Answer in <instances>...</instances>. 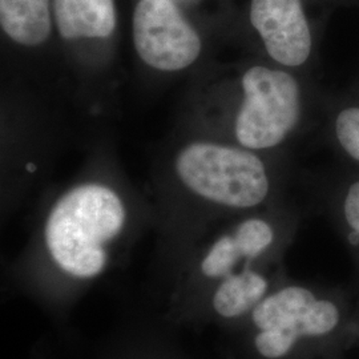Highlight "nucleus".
<instances>
[{
	"label": "nucleus",
	"mask_w": 359,
	"mask_h": 359,
	"mask_svg": "<svg viewBox=\"0 0 359 359\" xmlns=\"http://www.w3.org/2000/svg\"><path fill=\"white\" fill-rule=\"evenodd\" d=\"M126 225V208L117 193L100 184L71 189L53 205L46 221L44 241L53 265L75 283L103 274L108 245Z\"/></svg>",
	"instance_id": "f257e3e1"
},
{
	"label": "nucleus",
	"mask_w": 359,
	"mask_h": 359,
	"mask_svg": "<svg viewBox=\"0 0 359 359\" xmlns=\"http://www.w3.org/2000/svg\"><path fill=\"white\" fill-rule=\"evenodd\" d=\"M176 169L188 189L218 205L253 208L269 193L264 163L244 149L196 142L179 154Z\"/></svg>",
	"instance_id": "f03ea898"
},
{
	"label": "nucleus",
	"mask_w": 359,
	"mask_h": 359,
	"mask_svg": "<svg viewBox=\"0 0 359 359\" xmlns=\"http://www.w3.org/2000/svg\"><path fill=\"white\" fill-rule=\"evenodd\" d=\"M255 347L265 359L286 358L305 337H323L339 323V309L304 286H283L268 294L250 313Z\"/></svg>",
	"instance_id": "7ed1b4c3"
},
{
	"label": "nucleus",
	"mask_w": 359,
	"mask_h": 359,
	"mask_svg": "<svg viewBox=\"0 0 359 359\" xmlns=\"http://www.w3.org/2000/svg\"><path fill=\"white\" fill-rule=\"evenodd\" d=\"M244 103L236 120V136L250 149L277 147L294 129L301 95L294 77L280 69L252 67L243 77Z\"/></svg>",
	"instance_id": "20e7f679"
},
{
	"label": "nucleus",
	"mask_w": 359,
	"mask_h": 359,
	"mask_svg": "<svg viewBox=\"0 0 359 359\" xmlns=\"http://www.w3.org/2000/svg\"><path fill=\"white\" fill-rule=\"evenodd\" d=\"M133 41L144 63L167 72L189 67L201 52L198 34L173 0H140L133 13Z\"/></svg>",
	"instance_id": "39448f33"
},
{
	"label": "nucleus",
	"mask_w": 359,
	"mask_h": 359,
	"mask_svg": "<svg viewBox=\"0 0 359 359\" xmlns=\"http://www.w3.org/2000/svg\"><path fill=\"white\" fill-rule=\"evenodd\" d=\"M250 22L277 63L299 67L308 60L313 35L302 0H252Z\"/></svg>",
	"instance_id": "423d86ee"
},
{
	"label": "nucleus",
	"mask_w": 359,
	"mask_h": 359,
	"mask_svg": "<svg viewBox=\"0 0 359 359\" xmlns=\"http://www.w3.org/2000/svg\"><path fill=\"white\" fill-rule=\"evenodd\" d=\"M53 11L65 39L108 38L115 29L114 0H53Z\"/></svg>",
	"instance_id": "0eeeda50"
},
{
	"label": "nucleus",
	"mask_w": 359,
	"mask_h": 359,
	"mask_svg": "<svg viewBox=\"0 0 359 359\" xmlns=\"http://www.w3.org/2000/svg\"><path fill=\"white\" fill-rule=\"evenodd\" d=\"M268 280L261 273L246 266L215 285L210 306L221 318H238L252 313L268 295Z\"/></svg>",
	"instance_id": "6e6552de"
},
{
	"label": "nucleus",
	"mask_w": 359,
	"mask_h": 359,
	"mask_svg": "<svg viewBox=\"0 0 359 359\" xmlns=\"http://www.w3.org/2000/svg\"><path fill=\"white\" fill-rule=\"evenodd\" d=\"M0 25L13 41L39 46L51 34L50 0H0Z\"/></svg>",
	"instance_id": "1a4fd4ad"
},
{
	"label": "nucleus",
	"mask_w": 359,
	"mask_h": 359,
	"mask_svg": "<svg viewBox=\"0 0 359 359\" xmlns=\"http://www.w3.org/2000/svg\"><path fill=\"white\" fill-rule=\"evenodd\" d=\"M243 262H249V259L245 257L244 252L241 250L234 234L231 233L221 236L217 241L210 246V249L201 261L200 271L205 280L216 285L224 278L229 277L233 273L240 271L241 269L238 268Z\"/></svg>",
	"instance_id": "9d476101"
},
{
	"label": "nucleus",
	"mask_w": 359,
	"mask_h": 359,
	"mask_svg": "<svg viewBox=\"0 0 359 359\" xmlns=\"http://www.w3.org/2000/svg\"><path fill=\"white\" fill-rule=\"evenodd\" d=\"M233 234L249 261L261 256L274 240L271 226L259 218H249L241 222Z\"/></svg>",
	"instance_id": "9b49d317"
},
{
	"label": "nucleus",
	"mask_w": 359,
	"mask_h": 359,
	"mask_svg": "<svg viewBox=\"0 0 359 359\" xmlns=\"http://www.w3.org/2000/svg\"><path fill=\"white\" fill-rule=\"evenodd\" d=\"M335 133L345 152L359 161V107H350L338 115Z\"/></svg>",
	"instance_id": "f8f14e48"
},
{
	"label": "nucleus",
	"mask_w": 359,
	"mask_h": 359,
	"mask_svg": "<svg viewBox=\"0 0 359 359\" xmlns=\"http://www.w3.org/2000/svg\"><path fill=\"white\" fill-rule=\"evenodd\" d=\"M344 215L348 228L359 237V181L354 182L347 191Z\"/></svg>",
	"instance_id": "ddd939ff"
}]
</instances>
